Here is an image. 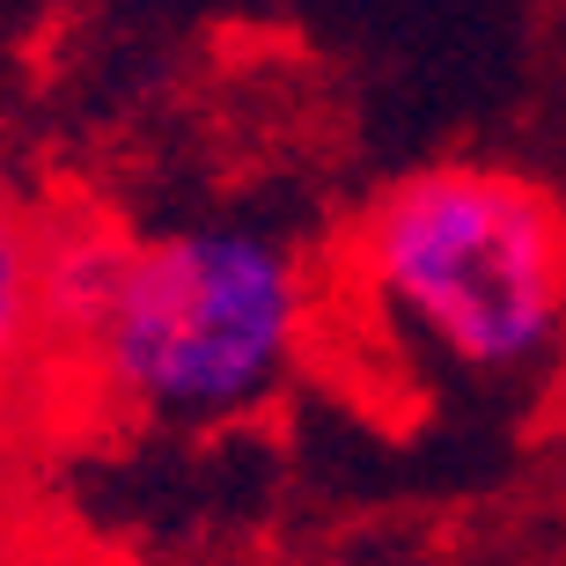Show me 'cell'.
Masks as SVG:
<instances>
[{"instance_id": "2", "label": "cell", "mask_w": 566, "mask_h": 566, "mask_svg": "<svg viewBox=\"0 0 566 566\" xmlns=\"http://www.w3.org/2000/svg\"><path fill=\"white\" fill-rule=\"evenodd\" d=\"M360 273L463 368H523L566 316V213L507 169H420L360 221Z\"/></svg>"}, {"instance_id": "1", "label": "cell", "mask_w": 566, "mask_h": 566, "mask_svg": "<svg viewBox=\"0 0 566 566\" xmlns=\"http://www.w3.org/2000/svg\"><path fill=\"white\" fill-rule=\"evenodd\" d=\"M310 324L294 251L258 229L133 243L82 354L155 420H229L287 382Z\"/></svg>"}, {"instance_id": "3", "label": "cell", "mask_w": 566, "mask_h": 566, "mask_svg": "<svg viewBox=\"0 0 566 566\" xmlns=\"http://www.w3.org/2000/svg\"><path fill=\"white\" fill-rule=\"evenodd\" d=\"M44 338V294H38V221L0 185V382L15 376L30 346Z\"/></svg>"}]
</instances>
